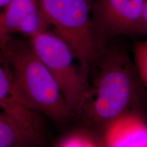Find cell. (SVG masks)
<instances>
[{"mask_svg": "<svg viewBox=\"0 0 147 147\" xmlns=\"http://www.w3.org/2000/svg\"><path fill=\"white\" fill-rule=\"evenodd\" d=\"M56 147H104L100 133L91 128L69 132L59 141Z\"/></svg>", "mask_w": 147, "mask_h": 147, "instance_id": "cell-10", "label": "cell"}, {"mask_svg": "<svg viewBox=\"0 0 147 147\" xmlns=\"http://www.w3.org/2000/svg\"><path fill=\"white\" fill-rule=\"evenodd\" d=\"M4 57L16 91L30 109L58 123L74 115L57 82L27 38H11Z\"/></svg>", "mask_w": 147, "mask_h": 147, "instance_id": "cell-2", "label": "cell"}, {"mask_svg": "<svg viewBox=\"0 0 147 147\" xmlns=\"http://www.w3.org/2000/svg\"><path fill=\"white\" fill-rule=\"evenodd\" d=\"M141 35L145 36L147 38V0L146 1V3H145L144 11H143Z\"/></svg>", "mask_w": 147, "mask_h": 147, "instance_id": "cell-12", "label": "cell"}, {"mask_svg": "<svg viewBox=\"0 0 147 147\" xmlns=\"http://www.w3.org/2000/svg\"><path fill=\"white\" fill-rule=\"evenodd\" d=\"M95 69L91 95L80 115L89 128L101 134L123 116L147 115V89L127 51L107 46Z\"/></svg>", "mask_w": 147, "mask_h": 147, "instance_id": "cell-1", "label": "cell"}, {"mask_svg": "<svg viewBox=\"0 0 147 147\" xmlns=\"http://www.w3.org/2000/svg\"><path fill=\"white\" fill-rule=\"evenodd\" d=\"M40 3L49 29L70 46L89 74L106 48L93 22V0H40Z\"/></svg>", "mask_w": 147, "mask_h": 147, "instance_id": "cell-3", "label": "cell"}, {"mask_svg": "<svg viewBox=\"0 0 147 147\" xmlns=\"http://www.w3.org/2000/svg\"><path fill=\"white\" fill-rule=\"evenodd\" d=\"M101 136L104 147H147V115L123 116L108 125Z\"/></svg>", "mask_w": 147, "mask_h": 147, "instance_id": "cell-8", "label": "cell"}, {"mask_svg": "<svg viewBox=\"0 0 147 147\" xmlns=\"http://www.w3.org/2000/svg\"><path fill=\"white\" fill-rule=\"evenodd\" d=\"M0 107L29 129L45 133L41 115L24 103L14 85L10 68L0 50Z\"/></svg>", "mask_w": 147, "mask_h": 147, "instance_id": "cell-7", "label": "cell"}, {"mask_svg": "<svg viewBox=\"0 0 147 147\" xmlns=\"http://www.w3.org/2000/svg\"><path fill=\"white\" fill-rule=\"evenodd\" d=\"M27 40L57 82L74 115H81L91 95V84L73 49L51 29Z\"/></svg>", "mask_w": 147, "mask_h": 147, "instance_id": "cell-4", "label": "cell"}, {"mask_svg": "<svg viewBox=\"0 0 147 147\" xmlns=\"http://www.w3.org/2000/svg\"><path fill=\"white\" fill-rule=\"evenodd\" d=\"M132 57L141 80L147 89V38L134 44Z\"/></svg>", "mask_w": 147, "mask_h": 147, "instance_id": "cell-11", "label": "cell"}, {"mask_svg": "<svg viewBox=\"0 0 147 147\" xmlns=\"http://www.w3.org/2000/svg\"><path fill=\"white\" fill-rule=\"evenodd\" d=\"M49 29L42 13L40 0H10L0 25V50L4 55L12 38H28Z\"/></svg>", "mask_w": 147, "mask_h": 147, "instance_id": "cell-6", "label": "cell"}, {"mask_svg": "<svg viewBox=\"0 0 147 147\" xmlns=\"http://www.w3.org/2000/svg\"><path fill=\"white\" fill-rule=\"evenodd\" d=\"M10 1V0H0V25H1V20H2L3 16L5 13V11Z\"/></svg>", "mask_w": 147, "mask_h": 147, "instance_id": "cell-13", "label": "cell"}, {"mask_svg": "<svg viewBox=\"0 0 147 147\" xmlns=\"http://www.w3.org/2000/svg\"><path fill=\"white\" fill-rule=\"evenodd\" d=\"M146 0H93V18L97 34L106 47L120 36L141 35Z\"/></svg>", "mask_w": 147, "mask_h": 147, "instance_id": "cell-5", "label": "cell"}, {"mask_svg": "<svg viewBox=\"0 0 147 147\" xmlns=\"http://www.w3.org/2000/svg\"><path fill=\"white\" fill-rule=\"evenodd\" d=\"M45 133L29 129L0 107V147H45Z\"/></svg>", "mask_w": 147, "mask_h": 147, "instance_id": "cell-9", "label": "cell"}]
</instances>
